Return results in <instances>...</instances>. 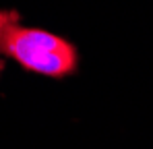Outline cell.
<instances>
[{"mask_svg": "<svg viewBox=\"0 0 153 149\" xmlns=\"http://www.w3.org/2000/svg\"><path fill=\"white\" fill-rule=\"evenodd\" d=\"M2 73H4V60L0 58V77H2Z\"/></svg>", "mask_w": 153, "mask_h": 149, "instance_id": "7a4b0ae2", "label": "cell"}, {"mask_svg": "<svg viewBox=\"0 0 153 149\" xmlns=\"http://www.w3.org/2000/svg\"><path fill=\"white\" fill-rule=\"evenodd\" d=\"M0 54L52 79L68 77L79 69V50L68 39L39 27H27L13 8L0 10Z\"/></svg>", "mask_w": 153, "mask_h": 149, "instance_id": "6da1fadb", "label": "cell"}]
</instances>
